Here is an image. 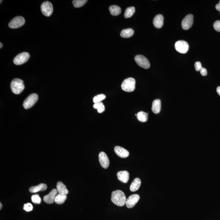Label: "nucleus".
Returning <instances> with one entry per match:
<instances>
[{
	"label": "nucleus",
	"instance_id": "nucleus-1",
	"mask_svg": "<svg viewBox=\"0 0 220 220\" xmlns=\"http://www.w3.org/2000/svg\"><path fill=\"white\" fill-rule=\"evenodd\" d=\"M111 201L115 204L121 207L126 204V196L122 191L117 190L112 192Z\"/></svg>",
	"mask_w": 220,
	"mask_h": 220
},
{
	"label": "nucleus",
	"instance_id": "nucleus-2",
	"mask_svg": "<svg viewBox=\"0 0 220 220\" xmlns=\"http://www.w3.org/2000/svg\"><path fill=\"white\" fill-rule=\"evenodd\" d=\"M10 87L12 92L15 94H20L24 89L23 80L19 78L13 79L11 83Z\"/></svg>",
	"mask_w": 220,
	"mask_h": 220
},
{
	"label": "nucleus",
	"instance_id": "nucleus-3",
	"mask_svg": "<svg viewBox=\"0 0 220 220\" xmlns=\"http://www.w3.org/2000/svg\"><path fill=\"white\" fill-rule=\"evenodd\" d=\"M136 81L132 78H128L122 82L121 85V89L127 92H131L135 90Z\"/></svg>",
	"mask_w": 220,
	"mask_h": 220
},
{
	"label": "nucleus",
	"instance_id": "nucleus-4",
	"mask_svg": "<svg viewBox=\"0 0 220 220\" xmlns=\"http://www.w3.org/2000/svg\"><path fill=\"white\" fill-rule=\"evenodd\" d=\"M38 95L36 94H32L27 97L23 102V106L26 109L30 108L32 107L38 101Z\"/></svg>",
	"mask_w": 220,
	"mask_h": 220
},
{
	"label": "nucleus",
	"instance_id": "nucleus-5",
	"mask_svg": "<svg viewBox=\"0 0 220 220\" xmlns=\"http://www.w3.org/2000/svg\"><path fill=\"white\" fill-rule=\"evenodd\" d=\"M136 63L141 67L145 69H148L150 67V63L148 60L142 55L136 56L135 58Z\"/></svg>",
	"mask_w": 220,
	"mask_h": 220
},
{
	"label": "nucleus",
	"instance_id": "nucleus-6",
	"mask_svg": "<svg viewBox=\"0 0 220 220\" xmlns=\"http://www.w3.org/2000/svg\"><path fill=\"white\" fill-rule=\"evenodd\" d=\"M30 58V55L27 52H23L18 55L13 59V63L15 65H22L27 62Z\"/></svg>",
	"mask_w": 220,
	"mask_h": 220
},
{
	"label": "nucleus",
	"instance_id": "nucleus-7",
	"mask_svg": "<svg viewBox=\"0 0 220 220\" xmlns=\"http://www.w3.org/2000/svg\"><path fill=\"white\" fill-rule=\"evenodd\" d=\"M41 10L44 15L50 16L53 12V6L51 3L49 1H45L41 5Z\"/></svg>",
	"mask_w": 220,
	"mask_h": 220
},
{
	"label": "nucleus",
	"instance_id": "nucleus-8",
	"mask_svg": "<svg viewBox=\"0 0 220 220\" xmlns=\"http://www.w3.org/2000/svg\"><path fill=\"white\" fill-rule=\"evenodd\" d=\"M175 48L181 54H186L189 50V45L185 41L179 40L175 44Z\"/></svg>",
	"mask_w": 220,
	"mask_h": 220
},
{
	"label": "nucleus",
	"instance_id": "nucleus-9",
	"mask_svg": "<svg viewBox=\"0 0 220 220\" xmlns=\"http://www.w3.org/2000/svg\"><path fill=\"white\" fill-rule=\"evenodd\" d=\"M25 23V20L22 16H17L11 20L9 24L10 28L16 29L22 26Z\"/></svg>",
	"mask_w": 220,
	"mask_h": 220
},
{
	"label": "nucleus",
	"instance_id": "nucleus-10",
	"mask_svg": "<svg viewBox=\"0 0 220 220\" xmlns=\"http://www.w3.org/2000/svg\"><path fill=\"white\" fill-rule=\"evenodd\" d=\"M194 20L193 16L192 14H188L184 18L182 21V27L184 30H189L192 26Z\"/></svg>",
	"mask_w": 220,
	"mask_h": 220
},
{
	"label": "nucleus",
	"instance_id": "nucleus-11",
	"mask_svg": "<svg viewBox=\"0 0 220 220\" xmlns=\"http://www.w3.org/2000/svg\"><path fill=\"white\" fill-rule=\"evenodd\" d=\"M139 198H140V196L137 194L131 195L126 199V207L128 208H131L134 207L136 203L138 202Z\"/></svg>",
	"mask_w": 220,
	"mask_h": 220
},
{
	"label": "nucleus",
	"instance_id": "nucleus-12",
	"mask_svg": "<svg viewBox=\"0 0 220 220\" xmlns=\"http://www.w3.org/2000/svg\"><path fill=\"white\" fill-rule=\"evenodd\" d=\"M99 160L101 166L105 169L109 167L110 162L108 157L105 152H102L99 154Z\"/></svg>",
	"mask_w": 220,
	"mask_h": 220
},
{
	"label": "nucleus",
	"instance_id": "nucleus-13",
	"mask_svg": "<svg viewBox=\"0 0 220 220\" xmlns=\"http://www.w3.org/2000/svg\"><path fill=\"white\" fill-rule=\"evenodd\" d=\"M57 190L54 189L52 190L48 195H46L43 197V200L48 204H51L55 202L56 196L57 195Z\"/></svg>",
	"mask_w": 220,
	"mask_h": 220
},
{
	"label": "nucleus",
	"instance_id": "nucleus-14",
	"mask_svg": "<svg viewBox=\"0 0 220 220\" xmlns=\"http://www.w3.org/2000/svg\"><path fill=\"white\" fill-rule=\"evenodd\" d=\"M114 151L117 155L120 158H127L129 155V152L127 150L119 146H116L115 147Z\"/></svg>",
	"mask_w": 220,
	"mask_h": 220
},
{
	"label": "nucleus",
	"instance_id": "nucleus-15",
	"mask_svg": "<svg viewBox=\"0 0 220 220\" xmlns=\"http://www.w3.org/2000/svg\"><path fill=\"white\" fill-rule=\"evenodd\" d=\"M117 177L120 181L127 183L129 180V173L127 171H121L117 173Z\"/></svg>",
	"mask_w": 220,
	"mask_h": 220
},
{
	"label": "nucleus",
	"instance_id": "nucleus-16",
	"mask_svg": "<svg viewBox=\"0 0 220 220\" xmlns=\"http://www.w3.org/2000/svg\"><path fill=\"white\" fill-rule=\"evenodd\" d=\"M164 16L162 14H158L154 17L153 24L157 28H162L164 24Z\"/></svg>",
	"mask_w": 220,
	"mask_h": 220
},
{
	"label": "nucleus",
	"instance_id": "nucleus-17",
	"mask_svg": "<svg viewBox=\"0 0 220 220\" xmlns=\"http://www.w3.org/2000/svg\"><path fill=\"white\" fill-rule=\"evenodd\" d=\"M161 102L159 99H156L153 101L152 110L155 114H158L160 112Z\"/></svg>",
	"mask_w": 220,
	"mask_h": 220
},
{
	"label": "nucleus",
	"instance_id": "nucleus-18",
	"mask_svg": "<svg viewBox=\"0 0 220 220\" xmlns=\"http://www.w3.org/2000/svg\"><path fill=\"white\" fill-rule=\"evenodd\" d=\"M56 188L58 194L67 195L69 193V191L67 189L66 186L64 185L62 182L59 181L57 183Z\"/></svg>",
	"mask_w": 220,
	"mask_h": 220
},
{
	"label": "nucleus",
	"instance_id": "nucleus-19",
	"mask_svg": "<svg viewBox=\"0 0 220 220\" xmlns=\"http://www.w3.org/2000/svg\"><path fill=\"white\" fill-rule=\"evenodd\" d=\"M141 185V181L138 178H137L132 182L130 189L132 192H135L138 190Z\"/></svg>",
	"mask_w": 220,
	"mask_h": 220
},
{
	"label": "nucleus",
	"instance_id": "nucleus-20",
	"mask_svg": "<svg viewBox=\"0 0 220 220\" xmlns=\"http://www.w3.org/2000/svg\"><path fill=\"white\" fill-rule=\"evenodd\" d=\"M47 188V185L46 184H41L35 186L31 187L30 188V192L31 193H35L39 191L46 190Z\"/></svg>",
	"mask_w": 220,
	"mask_h": 220
},
{
	"label": "nucleus",
	"instance_id": "nucleus-21",
	"mask_svg": "<svg viewBox=\"0 0 220 220\" xmlns=\"http://www.w3.org/2000/svg\"><path fill=\"white\" fill-rule=\"evenodd\" d=\"M110 14L113 16H117L121 13V9L119 6L113 5L110 6L109 8Z\"/></svg>",
	"mask_w": 220,
	"mask_h": 220
},
{
	"label": "nucleus",
	"instance_id": "nucleus-22",
	"mask_svg": "<svg viewBox=\"0 0 220 220\" xmlns=\"http://www.w3.org/2000/svg\"><path fill=\"white\" fill-rule=\"evenodd\" d=\"M134 33V31L132 29L128 28L122 30L120 33V35L122 38H128L132 36Z\"/></svg>",
	"mask_w": 220,
	"mask_h": 220
},
{
	"label": "nucleus",
	"instance_id": "nucleus-23",
	"mask_svg": "<svg viewBox=\"0 0 220 220\" xmlns=\"http://www.w3.org/2000/svg\"><path fill=\"white\" fill-rule=\"evenodd\" d=\"M137 117L138 120L141 122H146L148 120V113L143 111H140L137 113Z\"/></svg>",
	"mask_w": 220,
	"mask_h": 220
},
{
	"label": "nucleus",
	"instance_id": "nucleus-24",
	"mask_svg": "<svg viewBox=\"0 0 220 220\" xmlns=\"http://www.w3.org/2000/svg\"><path fill=\"white\" fill-rule=\"evenodd\" d=\"M67 198V195L62 194H57L55 200V202L56 204H62L65 202Z\"/></svg>",
	"mask_w": 220,
	"mask_h": 220
},
{
	"label": "nucleus",
	"instance_id": "nucleus-25",
	"mask_svg": "<svg viewBox=\"0 0 220 220\" xmlns=\"http://www.w3.org/2000/svg\"><path fill=\"white\" fill-rule=\"evenodd\" d=\"M135 9L134 7H131L128 8L126 9L125 13H124V16L125 18H129L132 17V15L135 13Z\"/></svg>",
	"mask_w": 220,
	"mask_h": 220
},
{
	"label": "nucleus",
	"instance_id": "nucleus-26",
	"mask_svg": "<svg viewBox=\"0 0 220 220\" xmlns=\"http://www.w3.org/2000/svg\"><path fill=\"white\" fill-rule=\"evenodd\" d=\"M93 106H94V109H97L98 113H101L105 111V105H104L102 102H99V103L94 104Z\"/></svg>",
	"mask_w": 220,
	"mask_h": 220
},
{
	"label": "nucleus",
	"instance_id": "nucleus-27",
	"mask_svg": "<svg viewBox=\"0 0 220 220\" xmlns=\"http://www.w3.org/2000/svg\"><path fill=\"white\" fill-rule=\"evenodd\" d=\"M87 1V0H74L72 1V3L74 7L78 8L84 6Z\"/></svg>",
	"mask_w": 220,
	"mask_h": 220
},
{
	"label": "nucleus",
	"instance_id": "nucleus-28",
	"mask_svg": "<svg viewBox=\"0 0 220 220\" xmlns=\"http://www.w3.org/2000/svg\"><path fill=\"white\" fill-rule=\"evenodd\" d=\"M106 95L103 94L97 95L93 98V102L95 104L99 103V102H100L101 101L105 99L106 98Z\"/></svg>",
	"mask_w": 220,
	"mask_h": 220
},
{
	"label": "nucleus",
	"instance_id": "nucleus-29",
	"mask_svg": "<svg viewBox=\"0 0 220 220\" xmlns=\"http://www.w3.org/2000/svg\"><path fill=\"white\" fill-rule=\"evenodd\" d=\"M31 200L33 203L35 204H40L41 202V199L39 195H32L31 196Z\"/></svg>",
	"mask_w": 220,
	"mask_h": 220
},
{
	"label": "nucleus",
	"instance_id": "nucleus-30",
	"mask_svg": "<svg viewBox=\"0 0 220 220\" xmlns=\"http://www.w3.org/2000/svg\"><path fill=\"white\" fill-rule=\"evenodd\" d=\"M33 208V207L32 205L30 203H27L24 204V207H23L24 210L27 212L32 211Z\"/></svg>",
	"mask_w": 220,
	"mask_h": 220
},
{
	"label": "nucleus",
	"instance_id": "nucleus-31",
	"mask_svg": "<svg viewBox=\"0 0 220 220\" xmlns=\"http://www.w3.org/2000/svg\"><path fill=\"white\" fill-rule=\"evenodd\" d=\"M214 29L218 32H220V20H217L213 24Z\"/></svg>",
	"mask_w": 220,
	"mask_h": 220
},
{
	"label": "nucleus",
	"instance_id": "nucleus-32",
	"mask_svg": "<svg viewBox=\"0 0 220 220\" xmlns=\"http://www.w3.org/2000/svg\"><path fill=\"white\" fill-rule=\"evenodd\" d=\"M195 69L196 71L197 72H199V71H200L203 68L202 67L201 64L200 62L197 61L195 63Z\"/></svg>",
	"mask_w": 220,
	"mask_h": 220
},
{
	"label": "nucleus",
	"instance_id": "nucleus-33",
	"mask_svg": "<svg viewBox=\"0 0 220 220\" xmlns=\"http://www.w3.org/2000/svg\"><path fill=\"white\" fill-rule=\"evenodd\" d=\"M200 72L201 74V75L202 76H205L207 75V70L204 68H202Z\"/></svg>",
	"mask_w": 220,
	"mask_h": 220
},
{
	"label": "nucleus",
	"instance_id": "nucleus-34",
	"mask_svg": "<svg viewBox=\"0 0 220 220\" xmlns=\"http://www.w3.org/2000/svg\"><path fill=\"white\" fill-rule=\"evenodd\" d=\"M215 7L217 10L218 11V12H219L220 14V1L219 3H218L216 5Z\"/></svg>",
	"mask_w": 220,
	"mask_h": 220
},
{
	"label": "nucleus",
	"instance_id": "nucleus-35",
	"mask_svg": "<svg viewBox=\"0 0 220 220\" xmlns=\"http://www.w3.org/2000/svg\"><path fill=\"white\" fill-rule=\"evenodd\" d=\"M217 93L220 96V87H218L217 89Z\"/></svg>",
	"mask_w": 220,
	"mask_h": 220
},
{
	"label": "nucleus",
	"instance_id": "nucleus-36",
	"mask_svg": "<svg viewBox=\"0 0 220 220\" xmlns=\"http://www.w3.org/2000/svg\"><path fill=\"white\" fill-rule=\"evenodd\" d=\"M0 45H1V46H0V48H2L3 46L2 43H0Z\"/></svg>",
	"mask_w": 220,
	"mask_h": 220
},
{
	"label": "nucleus",
	"instance_id": "nucleus-37",
	"mask_svg": "<svg viewBox=\"0 0 220 220\" xmlns=\"http://www.w3.org/2000/svg\"><path fill=\"white\" fill-rule=\"evenodd\" d=\"M0 206H1V207H0V209H1V207H2V204H1V203H0Z\"/></svg>",
	"mask_w": 220,
	"mask_h": 220
},
{
	"label": "nucleus",
	"instance_id": "nucleus-38",
	"mask_svg": "<svg viewBox=\"0 0 220 220\" xmlns=\"http://www.w3.org/2000/svg\"><path fill=\"white\" fill-rule=\"evenodd\" d=\"M2 2V1H1V2Z\"/></svg>",
	"mask_w": 220,
	"mask_h": 220
}]
</instances>
